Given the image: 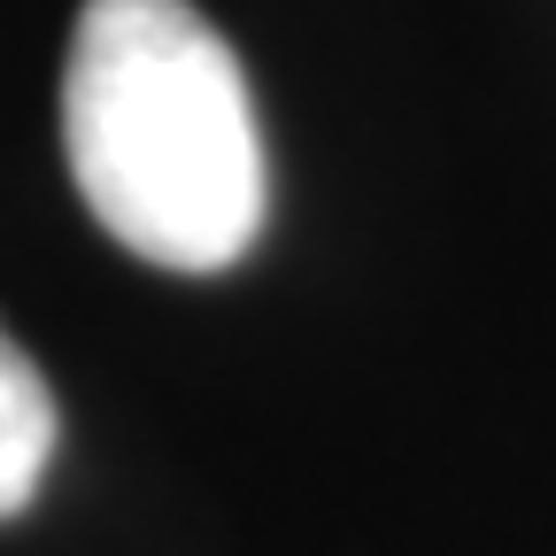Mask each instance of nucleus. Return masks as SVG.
<instances>
[{
	"label": "nucleus",
	"instance_id": "1",
	"mask_svg": "<svg viewBox=\"0 0 556 556\" xmlns=\"http://www.w3.org/2000/svg\"><path fill=\"white\" fill-rule=\"evenodd\" d=\"M62 155L93 225L163 270L255 248L270 170L248 70L193 0H86L62 62Z\"/></svg>",
	"mask_w": 556,
	"mask_h": 556
},
{
	"label": "nucleus",
	"instance_id": "2",
	"mask_svg": "<svg viewBox=\"0 0 556 556\" xmlns=\"http://www.w3.org/2000/svg\"><path fill=\"white\" fill-rule=\"evenodd\" d=\"M54 433H62L54 394H47L39 364L9 340V325H0V518L31 510L47 456H54Z\"/></svg>",
	"mask_w": 556,
	"mask_h": 556
}]
</instances>
